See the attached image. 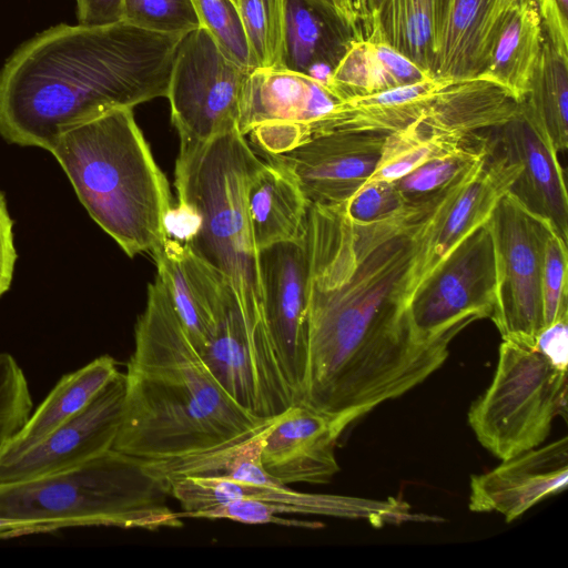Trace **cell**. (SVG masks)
<instances>
[{
  "mask_svg": "<svg viewBox=\"0 0 568 568\" xmlns=\"http://www.w3.org/2000/svg\"><path fill=\"white\" fill-rule=\"evenodd\" d=\"M450 189L373 223L353 221L344 203L310 206L307 362L298 404L342 430L428 378L469 325L427 339L408 311L425 242Z\"/></svg>",
  "mask_w": 568,
  "mask_h": 568,
  "instance_id": "6da1fadb",
  "label": "cell"
},
{
  "mask_svg": "<svg viewBox=\"0 0 568 568\" xmlns=\"http://www.w3.org/2000/svg\"><path fill=\"white\" fill-rule=\"evenodd\" d=\"M187 32L142 29L124 20L52 26L23 42L0 70V135L50 151L65 128L168 94Z\"/></svg>",
  "mask_w": 568,
  "mask_h": 568,
  "instance_id": "7a4b0ae2",
  "label": "cell"
},
{
  "mask_svg": "<svg viewBox=\"0 0 568 568\" xmlns=\"http://www.w3.org/2000/svg\"><path fill=\"white\" fill-rule=\"evenodd\" d=\"M49 152L91 219L129 257L165 241L169 183L131 108L63 129Z\"/></svg>",
  "mask_w": 568,
  "mask_h": 568,
  "instance_id": "3957f363",
  "label": "cell"
},
{
  "mask_svg": "<svg viewBox=\"0 0 568 568\" xmlns=\"http://www.w3.org/2000/svg\"><path fill=\"white\" fill-rule=\"evenodd\" d=\"M262 163L237 128L205 142H180L178 203L166 217V237L186 243L221 271L244 316L266 324L247 209V189Z\"/></svg>",
  "mask_w": 568,
  "mask_h": 568,
  "instance_id": "277c9868",
  "label": "cell"
},
{
  "mask_svg": "<svg viewBox=\"0 0 568 568\" xmlns=\"http://www.w3.org/2000/svg\"><path fill=\"white\" fill-rule=\"evenodd\" d=\"M168 497L142 459L111 449L64 471L0 485V519L13 524V537L77 526L181 528Z\"/></svg>",
  "mask_w": 568,
  "mask_h": 568,
  "instance_id": "5b68a950",
  "label": "cell"
},
{
  "mask_svg": "<svg viewBox=\"0 0 568 568\" xmlns=\"http://www.w3.org/2000/svg\"><path fill=\"white\" fill-rule=\"evenodd\" d=\"M566 410L567 371L534 346L503 339L493 381L471 404L468 423L478 442L503 460L542 444Z\"/></svg>",
  "mask_w": 568,
  "mask_h": 568,
  "instance_id": "8992f818",
  "label": "cell"
},
{
  "mask_svg": "<svg viewBox=\"0 0 568 568\" xmlns=\"http://www.w3.org/2000/svg\"><path fill=\"white\" fill-rule=\"evenodd\" d=\"M124 382L113 449L142 460H159L236 438L212 417L195 392L176 378L126 363Z\"/></svg>",
  "mask_w": 568,
  "mask_h": 568,
  "instance_id": "52a82bcc",
  "label": "cell"
},
{
  "mask_svg": "<svg viewBox=\"0 0 568 568\" xmlns=\"http://www.w3.org/2000/svg\"><path fill=\"white\" fill-rule=\"evenodd\" d=\"M487 224L495 258V304L490 320L503 339L535 346L545 327L541 275L552 225L504 194Z\"/></svg>",
  "mask_w": 568,
  "mask_h": 568,
  "instance_id": "ba28073f",
  "label": "cell"
},
{
  "mask_svg": "<svg viewBox=\"0 0 568 568\" xmlns=\"http://www.w3.org/2000/svg\"><path fill=\"white\" fill-rule=\"evenodd\" d=\"M248 71L229 59L203 26L183 37L166 94L180 142H205L237 128Z\"/></svg>",
  "mask_w": 568,
  "mask_h": 568,
  "instance_id": "9c48e42d",
  "label": "cell"
},
{
  "mask_svg": "<svg viewBox=\"0 0 568 568\" xmlns=\"http://www.w3.org/2000/svg\"><path fill=\"white\" fill-rule=\"evenodd\" d=\"M338 102L326 85L306 74L255 68L243 83L237 129L263 155L278 154L315 136Z\"/></svg>",
  "mask_w": 568,
  "mask_h": 568,
  "instance_id": "30bf717a",
  "label": "cell"
},
{
  "mask_svg": "<svg viewBox=\"0 0 568 568\" xmlns=\"http://www.w3.org/2000/svg\"><path fill=\"white\" fill-rule=\"evenodd\" d=\"M495 258L487 221L466 236L418 285L408 311L423 338L460 324L490 318L495 304Z\"/></svg>",
  "mask_w": 568,
  "mask_h": 568,
  "instance_id": "8fae6325",
  "label": "cell"
},
{
  "mask_svg": "<svg viewBox=\"0 0 568 568\" xmlns=\"http://www.w3.org/2000/svg\"><path fill=\"white\" fill-rule=\"evenodd\" d=\"M258 264L267 329L294 403L298 404L307 362L306 236L258 250Z\"/></svg>",
  "mask_w": 568,
  "mask_h": 568,
  "instance_id": "7c38bea8",
  "label": "cell"
},
{
  "mask_svg": "<svg viewBox=\"0 0 568 568\" xmlns=\"http://www.w3.org/2000/svg\"><path fill=\"white\" fill-rule=\"evenodd\" d=\"M388 134L382 131H331L264 158L296 180L310 205H336L349 200L369 180Z\"/></svg>",
  "mask_w": 568,
  "mask_h": 568,
  "instance_id": "4fadbf2b",
  "label": "cell"
},
{
  "mask_svg": "<svg viewBox=\"0 0 568 568\" xmlns=\"http://www.w3.org/2000/svg\"><path fill=\"white\" fill-rule=\"evenodd\" d=\"M124 373H119L78 414L43 442L10 458H0V485L27 481L80 466L113 449L120 428Z\"/></svg>",
  "mask_w": 568,
  "mask_h": 568,
  "instance_id": "5bb4252c",
  "label": "cell"
},
{
  "mask_svg": "<svg viewBox=\"0 0 568 568\" xmlns=\"http://www.w3.org/2000/svg\"><path fill=\"white\" fill-rule=\"evenodd\" d=\"M520 170V163L504 154L494 140L485 158L460 179L440 207L425 242L413 293L455 246L489 219Z\"/></svg>",
  "mask_w": 568,
  "mask_h": 568,
  "instance_id": "9a60e30c",
  "label": "cell"
},
{
  "mask_svg": "<svg viewBox=\"0 0 568 568\" xmlns=\"http://www.w3.org/2000/svg\"><path fill=\"white\" fill-rule=\"evenodd\" d=\"M568 485V439L519 453L496 468L470 478L468 507L476 513L497 511L511 523L541 500Z\"/></svg>",
  "mask_w": 568,
  "mask_h": 568,
  "instance_id": "2e32d148",
  "label": "cell"
},
{
  "mask_svg": "<svg viewBox=\"0 0 568 568\" xmlns=\"http://www.w3.org/2000/svg\"><path fill=\"white\" fill-rule=\"evenodd\" d=\"M342 433L332 418L294 404L273 419L262 444V465L283 485L325 484L339 470L335 447Z\"/></svg>",
  "mask_w": 568,
  "mask_h": 568,
  "instance_id": "e0dca14e",
  "label": "cell"
},
{
  "mask_svg": "<svg viewBox=\"0 0 568 568\" xmlns=\"http://www.w3.org/2000/svg\"><path fill=\"white\" fill-rule=\"evenodd\" d=\"M498 149L521 170L513 194L528 211L548 221L559 236L568 237V196L558 152L547 133L519 112L497 130Z\"/></svg>",
  "mask_w": 568,
  "mask_h": 568,
  "instance_id": "ac0fdd59",
  "label": "cell"
},
{
  "mask_svg": "<svg viewBox=\"0 0 568 568\" xmlns=\"http://www.w3.org/2000/svg\"><path fill=\"white\" fill-rule=\"evenodd\" d=\"M158 274L186 333L200 353L232 295L224 274L199 256L186 243L166 237L150 253Z\"/></svg>",
  "mask_w": 568,
  "mask_h": 568,
  "instance_id": "d6986e66",
  "label": "cell"
},
{
  "mask_svg": "<svg viewBox=\"0 0 568 568\" xmlns=\"http://www.w3.org/2000/svg\"><path fill=\"white\" fill-rule=\"evenodd\" d=\"M510 0H449L433 77L450 80L478 78Z\"/></svg>",
  "mask_w": 568,
  "mask_h": 568,
  "instance_id": "ffe728a7",
  "label": "cell"
},
{
  "mask_svg": "<svg viewBox=\"0 0 568 568\" xmlns=\"http://www.w3.org/2000/svg\"><path fill=\"white\" fill-rule=\"evenodd\" d=\"M182 510L180 516L207 509L234 499H254L285 505L293 514L349 517L357 514L355 499L344 496L302 493L287 485H257L229 479L185 476L164 486Z\"/></svg>",
  "mask_w": 568,
  "mask_h": 568,
  "instance_id": "44dd1931",
  "label": "cell"
},
{
  "mask_svg": "<svg viewBox=\"0 0 568 568\" xmlns=\"http://www.w3.org/2000/svg\"><path fill=\"white\" fill-rule=\"evenodd\" d=\"M284 52L281 69L306 74L324 85L345 51L346 30L322 0H283Z\"/></svg>",
  "mask_w": 568,
  "mask_h": 568,
  "instance_id": "7402d4cb",
  "label": "cell"
},
{
  "mask_svg": "<svg viewBox=\"0 0 568 568\" xmlns=\"http://www.w3.org/2000/svg\"><path fill=\"white\" fill-rule=\"evenodd\" d=\"M310 203L282 166L263 161L247 189V209L257 250L306 236Z\"/></svg>",
  "mask_w": 568,
  "mask_h": 568,
  "instance_id": "603a6c76",
  "label": "cell"
},
{
  "mask_svg": "<svg viewBox=\"0 0 568 568\" xmlns=\"http://www.w3.org/2000/svg\"><path fill=\"white\" fill-rule=\"evenodd\" d=\"M453 81L432 77L374 94L338 102L324 118L318 134L337 131H382L392 133L423 118L443 88Z\"/></svg>",
  "mask_w": 568,
  "mask_h": 568,
  "instance_id": "cb8c5ba5",
  "label": "cell"
},
{
  "mask_svg": "<svg viewBox=\"0 0 568 568\" xmlns=\"http://www.w3.org/2000/svg\"><path fill=\"white\" fill-rule=\"evenodd\" d=\"M546 34L535 0H510L484 72L478 77L505 89L516 101L526 98Z\"/></svg>",
  "mask_w": 568,
  "mask_h": 568,
  "instance_id": "d4e9b609",
  "label": "cell"
},
{
  "mask_svg": "<svg viewBox=\"0 0 568 568\" xmlns=\"http://www.w3.org/2000/svg\"><path fill=\"white\" fill-rule=\"evenodd\" d=\"M274 418L209 449L165 459L143 460L144 468L163 488L171 480L185 476L257 485L281 484L267 474L261 462L263 439Z\"/></svg>",
  "mask_w": 568,
  "mask_h": 568,
  "instance_id": "484cf974",
  "label": "cell"
},
{
  "mask_svg": "<svg viewBox=\"0 0 568 568\" xmlns=\"http://www.w3.org/2000/svg\"><path fill=\"white\" fill-rule=\"evenodd\" d=\"M449 0H381L367 37L382 41L433 75Z\"/></svg>",
  "mask_w": 568,
  "mask_h": 568,
  "instance_id": "4316f807",
  "label": "cell"
},
{
  "mask_svg": "<svg viewBox=\"0 0 568 568\" xmlns=\"http://www.w3.org/2000/svg\"><path fill=\"white\" fill-rule=\"evenodd\" d=\"M119 373L116 361L110 355H101L83 367L63 375L0 458L18 456L39 445L54 429L82 410Z\"/></svg>",
  "mask_w": 568,
  "mask_h": 568,
  "instance_id": "83f0119b",
  "label": "cell"
},
{
  "mask_svg": "<svg viewBox=\"0 0 568 568\" xmlns=\"http://www.w3.org/2000/svg\"><path fill=\"white\" fill-rule=\"evenodd\" d=\"M521 110L547 133L558 153L567 149L568 58L560 55L547 38Z\"/></svg>",
  "mask_w": 568,
  "mask_h": 568,
  "instance_id": "f1b7e54d",
  "label": "cell"
},
{
  "mask_svg": "<svg viewBox=\"0 0 568 568\" xmlns=\"http://www.w3.org/2000/svg\"><path fill=\"white\" fill-rule=\"evenodd\" d=\"M481 136L480 133H445L414 122L387 135L379 162L368 181H396L427 161L457 151Z\"/></svg>",
  "mask_w": 568,
  "mask_h": 568,
  "instance_id": "f546056e",
  "label": "cell"
},
{
  "mask_svg": "<svg viewBox=\"0 0 568 568\" xmlns=\"http://www.w3.org/2000/svg\"><path fill=\"white\" fill-rule=\"evenodd\" d=\"M326 87L339 101H344L398 85L379 55L375 41L368 37H355L348 40Z\"/></svg>",
  "mask_w": 568,
  "mask_h": 568,
  "instance_id": "4dcf8cb0",
  "label": "cell"
},
{
  "mask_svg": "<svg viewBox=\"0 0 568 568\" xmlns=\"http://www.w3.org/2000/svg\"><path fill=\"white\" fill-rule=\"evenodd\" d=\"M494 141L481 136L457 151L437 156L394 181L406 203L434 195L473 170L488 153Z\"/></svg>",
  "mask_w": 568,
  "mask_h": 568,
  "instance_id": "1f68e13d",
  "label": "cell"
},
{
  "mask_svg": "<svg viewBox=\"0 0 568 568\" xmlns=\"http://www.w3.org/2000/svg\"><path fill=\"white\" fill-rule=\"evenodd\" d=\"M257 68L281 69L284 52L283 0H236Z\"/></svg>",
  "mask_w": 568,
  "mask_h": 568,
  "instance_id": "d6a6232c",
  "label": "cell"
},
{
  "mask_svg": "<svg viewBox=\"0 0 568 568\" xmlns=\"http://www.w3.org/2000/svg\"><path fill=\"white\" fill-rule=\"evenodd\" d=\"M202 26L209 30L221 51L241 67L257 68L244 24L232 0H193Z\"/></svg>",
  "mask_w": 568,
  "mask_h": 568,
  "instance_id": "836d02e7",
  "label": "cell"
},
{
  "mask_svg": "<svg viewBox=\"0 0 568 568\" xmlns=\"http://www.w3.org/2000/svg\"><path fill=\"white\" fill-rule=\"evenodd\" d=\"M29 383L16 358L0 352V457L32 412Z\"/></svg>",
  "mask_w": 568,
  "mask_h": 568,
  "instance_id": "e575fe53",
  "label": "cell"
},
{
  "mask_svg": "<svg viewBox=\"0 0 568 568\" xmlns=\"http://www.w3.org/2000/svg\"><path fill=\"white\" fill-rule=\"evenodd\" d=\"M122 20L165 33L189 32L202 27L193 0H124Z\"/></svg>",
  "mask_w": 568,
  "mask_h": 568,
  "instance_id": "d590c367",
  "label": "cell"
},
{
  "mask_svg": "<svg viewBox=\"0 0 568 568\" xmlns=\"http://www.w3.org/2000/svg\"><path fill=\"white\" fill-rule=\"evenodd\" d=\"M567 242L551 229L545 243L541 287L545 327L568 313Z\"/></svg>",
  "mask_w": 568,
  "mask_h": 568,
  "instance_id": "8d00e7d4",
  "label": "cell"
},
{
  "mask_svg": "<svg viewBox=\"0 0 568 568\" xmlns=\"http://www.w3.org/2000/svg\"><path fill=\"white\" fill-rule=\"evenodd\" d=\"M280 508L272 503L254 499H234L217 506L187 514L185 518L227 519L245 525H278L304 529L323 527L320 521L280 517Z\"/></svg>",
  "mask_w": 568,
  "mask_h": 568,
  "instance_id": "74e56055",
  "label": "cell"
},
{
  "mask_svg": "<svg viewBox=\"0 0 568 568\" xmlns=\"http://www.w3.org/2000/svg\"><path fill=\"white\" fill-rule=\"evenodd\" d=\"M406 204L394 181L372 180L344 202L347 215L357 223L384 220Z\"/></svg>",
  "mask_w": 568,
  "mask_h": 568,
  "instance_id": "f35d334b",
  "label": "cell"
},
{
  "mask_svg": "<svg viewBox=\"0 0 568 568\" xmlns=\"http://www.w3.org/2000/svg\"><path fill=\"white\" fill-rule=\"evenodd\" d=\"M551 47L568 58V0H535Z\"/></svg>",
  "mask_w": 568,
  "mask_h": 568,
  "instance_id": "ab89813d",
  "label": "cell"
},
{
  "mask_svg": "<svg viewBox=\"0 0 568 568\" xmlns=\"http://www.w3.org/2000/svg\"><path fill=\"white\" fill-rule=\"evenodd\" d=\"M554 366L567 371L568 365V313L560 315L544 327L536 337L535 346Z\"/></svg>",
  "mask_w": 568,
  "mask_h": 568,
  "instance_id": "60d3db41",
  "label": "cell"
},
{
  "mask_svg": "<svg viewBox=\"0 0 568 568\" xmlns=\"http://www.w3.org/2000/svg\"><path fill=\"white\" fill-rule=\"evenodd\" d=\"M17 258L13 220L6 196L0 190V297L11 287Z\"/></svg>",
  "mask_w": 568,
  "mask_h": 568,
  "instance_id": "b9f144b4",
  "label": "cell"
},
{
  "mask_svg": "<svg viewBox=\"0 0 568 568\" xmlns=\"http://www.w3.org/2000/svg\"><path fill=\"white\" fill-rule=\"evenodd\" d=\"M78 23L109 24L123 19L124 0H75Z\"/></svg>",
  "mask_w": 568,
  "mask_h": 568,
  "instance_id": "7bdbcfd3",
  "label": "cell"
},
{
  "mask_svg": "<svg viewBox=\"0 0 568 568\" xmlns=\"http://www.w3.org/2000/svg\"><path fill=\"white\" fill-rule=\"evenodd\" d=\"M379 1L381 0H364V7H365V11H366L367 17H368V21H369L371 14L377 8Z\"/></svg>",
  "mask_w": 568,
  "mask_h": 568,
  "instance_id": "ee69618b",
  "label": "cell"
},
{
  "mask_svg": "<svg viewBox=\"0 0 568 568\" xmlns=\"http://www.w3.org/2000/svg\"><path fill=\"white\" fill-rule=\"evenodd\" d=\"M322 1H324V2H326V3H328V4L331 6L329 0H322ZM331 7H332V6H331Z\"/></svg>",
  "mask_w": 568,
  "mask_h": 568,
  "instance_id": "f6af8a7d",
  "label": "cell"
},
{
  "mask_svg": "<svg viewBox=\"0 0 568 568\" xmlns=\"http://www.w3.org/2000/svg\"><path fill=\"white\" fill-rule=\"evenodd\" d=\"M232 1H234L236 3V0H232Z\"/></svg>",
  "mask_w": 568,
  "mask_h": 568,
  "instance_id": "bcb514c9",
  "label": "cell"
}]
</instances>
